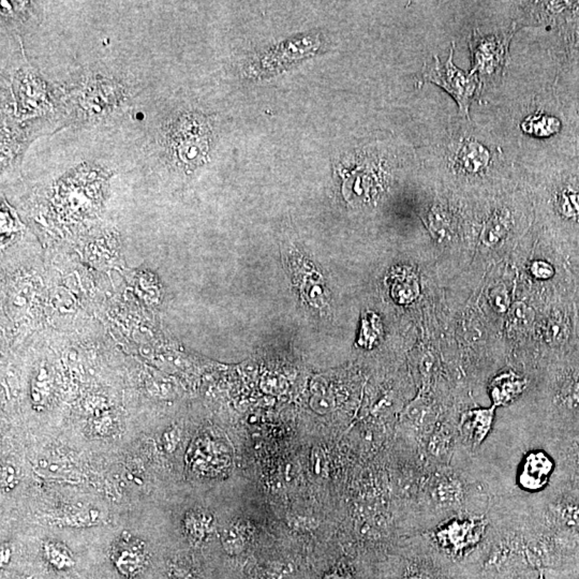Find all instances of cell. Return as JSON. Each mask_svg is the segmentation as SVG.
<instances>
[{"instance_id": "6da1fadb", "label": "cell", "mask_w": 579, "mask_h": 579, "mask_svg": "<svg viewBox=\"0 0 579 579\" xmlns=\"http://www.w3.org/2000/svg\"><path fill=\"white\" fill-rule=\"evenodd\" d=\"M454 48L455 43L452 44L449 59L444 63L439 57L434 56L432 61L426 63L423 68V78L438 85L452 95L457 103L460 115L468 118L471 103L481 88V80L475 72L466 73L456 67L453 61Z\"/></svg>"}, {"instance_id": "7a4b0ae2", "label": "cell", "mask_w": 579, "mask_h": 579, "mask_svg": "<svg viewBox=\"0 0 579 579\" xmlns=\"http://www.w3.org/2000/svg\"><path fill=\"white\" fill-rule=\"evenodd\" d=\"M555 471L551 454L540 447L527 449L515 466V486L527 495H538L548 489Z\"/></svg>"}, {"instance_id": "3957f363", "label": "cell", "mask_w": 579, "mask_h": 579, "mask_svg": "<svg viewBox=\"0 0 579 579\" xmlns=\"http://www.w3.org/2000/svg\"><path fill=\"white\" fill-rule=\"evenodd\" d=\"M513 31L500 36H481L476 31L470 38L473 68L471 71L481 76L501 73L508 58V44Z\"/></svg>"}, {"instance_id": "277c9868", "label": "cell", "mask_w": 579, "mask_h": 579, "mask_svg": "<svg viewBox=\"0 0 579 579\" xmlns=\"http://www.w3.org/2000/svg\"><path fill=\"white\" fill-rule=\"evenodd\" d=\"M177 126L172 128L169 137L173 154L177 156L184 165H201L204 158V148L207 147V135H203L204 127L192 118H182L178 120Z\"/></svg>"}, {"instance_id": "5b68a950", "label": "cell", "mask_w": 579, "mask_h": 579, "mask_svg": "<svg viewBox=\"0 0 579 579\" xmlns=\"http://www.w3.org/2000/svg\"><path fill=\"white\" fill-rule=\"evenodd\" d=\"M489 162V150L474 140H466L458 147L454 165L464 175H479L486 171Z\"/></svg>"}, {"instance_id": "8992f818", "label": "cell", "mask_w": 579, "mask_h": 579, "mask_svg": "<svg viewBox=\"0 0 579 579\" xmlns=\"http://www.w3.org/2000/svg\"><path fill=\"white\" fill-rule=\"evenodd\" d=\"M547 525L568 532H579V501L562 498L551 500L544 514Z\"/></svg>"}, {"instance_id": "52a82bcc", "label": "cell", "mask_w": 579, "mask_h": 579, "mask_svg": "<svg viewBox=\"0 0 579 579\" xmlns=\"http://www.w3.org/2000/svg\"><path fill=\"white\" fill-rule=\"evenodd\" d=\"M113 559L120 572L127 576H133L141 572L145 564V551L143 544L135 538H120L113 551Z\"/></svg>"}, {"instance_id": "ba28073f", "label": "cell", "mask_w": 579, "mask_h": 579, "mask_svg": "<svg viewBox=\"0 0 579 579\" xmlns=\"http://www.w3.org/2000/svg\"><path fill=\"white\" fill-rule=\"evenodd\" d=\"M493 419L494 408L468 411L461 417L462 432L473 445L479 444L489 434Z\"/></svg>"}, {"instance_id": "9c48e42d", "label": "cell", "mask_w": 579, "mask_h": 579, "mask_svg": "<svg viewBox=\"0 0 579 579\" xmlns=\"http://www.w3.org/2000/svg\"><path fill=\"white\" fill-rule=\"evenodd\" d=\"M526 384L525 379L517 373H502L491 382L489 389L491 400L497 406L508 404L523 393Z\"/></svg>"}, {"instance_id": "30bf717a", "label": "cell", "mask_w": 579, "mask_h": 579, "mask_svg": "<svg viewBox=\"0 0 579 579\" xmlns=\"http://www.w3.org/2000/svg\"><path fill=\"white\" fill-rule=\"evenodd\" d=\"M247 526L243 523H235L229 526L222 533V544L226 553L230 555H239L245 549L248 538Z\"/></svg>"}, {"instance_id": "8fae6325", "label": "cell", "mask_w": 579, "mask_h": 579, "mask_svg": "<svg viewBox=\"0 0 579 579\" xmlns=\"http://www.w3.org/2000/svg\"><path fill=\"white\" fill-rule=\"evenodd\" d=\"M559 129L560 122L557 118L543 115V114L529 116L523 122V130L526 133L536 135V137H551V135L557 133Z\"/></svg>"}, {"instance_id": "7c38bea8", "label": "cell", "mask_w": 579, "mask_h": 579, "mask_svg": "<svg viewBox=\"0 0 579 579\" xmlns=\"http://www.w3.org/2000/svg\"><path fill=\"white\" fill-rule=\"evenodd\" d=\"M508 226H510V219H508V214L504 212H497L491 216V219L485 226L481 239L486 245H496L506 236L508 231Z\"/></svg>"}, {"instance_id": "4fadbf2b", "label": "cell", "mask_w": 579, "mask_h": 579, "mask_svg": "<svg viewBox=\"0 0 579 579\" xmlns=\"http://www.w3.org/2000/svg\"><path fill=\"white\" fill-rule=\"evenodd\" d=\"M533 320L532 309L525 303H516L508 311V328L512 332H525L531 325Z\"/></svg>"}, {"instance_id": "5bb4252c", "label": "cell", "mask_w": 579, "mask_h": 579, "mask_svg": "<svg viewBox=\"0 0 579 579\" xmlns=\"http://www.w3.org/2000/svg\"><path fill=\"white\" fill-rule=\"evenodd\" d=\"M393 296L400 303L412 302L419 296V283L413 273H404L395 278L393 282Z\"/></svg>"}, {"instance_id": "9a60e30c", "label": "cell", "mask_w": 579, "mask_h": 579, "mask_svg": "<svg viewBox=\"0 0 579 579\" xmlns=\"http://www.w3.org/2000/svg\"><path fill=\"white\" fill-rule=\"evenodd\" d=\"M187 530L194 541H202L211 532L213 517L204 513H192L187 516Z\"/></svg>"}, {"instance_id": "2e32d148", "label": "cell", "mask_w": 579, "mask_h": 579, "mask_svg": "<svg viewBox=\"0 0 579 579\" xmlns=\"http://www.w3.org/2000/svg\"><path fill=\"white\" fill-rule=\"evenodd\" d=\"M560 211L566 217L579 216V191L568 189L562 191L558 199Z\"/></svg>"}, {"instance_id": "e0dca14e", "label": "cell", "mask_w": 579, "mask_h": 579, "mask_svg": "<svg viewBox=\"0 0 579 579\" xmlns=\"http://www.w3.org/2000/svg\"><path fill=\"white\" fill-rule=\"evenodd\" d=\"M44 553H46L48 561L54 564L56 568H65L73 564V561L68 555L67 551L63 547L59 546L58 544L46 543V546H44Z\"/></svg>"}, {"instance_id": "ac0fdd59", "label": "cell", "mask_w": 579, "mask_h": 579, "mask_svg": "<svg viewBox=\"0 0 579 579\" xmlns=\"http://www.w3.org/2000/svg\"><path fill=\"white\" fill-rule=\"evenodd\" d=\"M489 302L497 313H508L510 309V296L504 286H497L489 293Z\"/></svg>"}, {"instance_id": "d6986e66", "label": "cell", "mask_w": 579, "mask_h": 579, "mask_svg": "<svg viewBox=\"0 0 579 579\" xmlns=\"http://www.w3.org/2000/svg\"><path fill=\"white\" fill-rule=\"evenodd\" d=\"M449 221L447 219V214L443 213L441 209H432L429 215V228L438 237H444L449 229Z\"/></svg>"}, {"instance_id": "ffe728a7", "label": "cell", "mask_w": 579, "mask_h": 579, "mask_svg": "<svg viewBox=\"0 0 579 579\" xmlns=\"http://www.w3.org/2000/svg\"><path fill=\"white\" fill-rule=\"evenodd\" d=\"M562 398L564 404L568 405L570 408L579 410V377L573 379L568 382V385L564 386Z\"/></svg>"}, {"instance_id": "44dd1931", "label": "cell", "mask_w": 579, "mask_h": 579, "mask_svg": "<svg viewBox=\"0 0 579 579\" xmlns=\"http://www.w3.org/2000/svg\"><path fill=\"white\" fill-rule=\"evenodd\" d=\"M531 275L536 279L545 280L553 275V269L551 264L544 261H534L530 266Z\"/></svg>"}, {"instance_id": "7402d4cb", "label": "cell", "mask_w": 579, "mask_h": 579, "mask_svg": "<svg viewBox=\"0 0 579 579\" xmlns=\"http://www.w3.org/2000/svg\"><path fill=\"white\" fill-rule=\"evenodd\" d=\"M288 523H290L292 528L298 530L315 529L318 526L317 521H315V519L308 518V517L305 516L292 517V518H290V521H288Z\"/></svg>"}, {"instance_id": "603a6c76", "label": "cell", "mask_w": 579, "mask_h": 579, "mask_svg": "<svg viewBox=\"0 0 579 579\" xmlns=\"http://www.w3.org/2000/svg\"><path fill=\"white\" fill-rule=\"evenodd\" d=\"M313 470L318 474H323L324 466V455L322 454L321 449H313Z\"/></svg>"}, {"instance_id": "cb8c5ba5", "label": "cell", "mask_w": 579, "mask_h": 579, "mask_svg": "<svg viewBox=\"0 0 579 579\" xmlns=\"http://www.w3.org/2000/svg\"><path fill=\"white\" fill-rule=\"evenodd\" d=\"M169 575H171L172 579H199L198 577L193 574L192 572H190V570H186V568H178V566H174L171 572H169Z\"/></svg>"}, {"instance_id": "d4e9b609", "label": "cell", "mask_w": 579, "mask_h": 579, "mask_svg": "<svg viewBox=\"0 0 579 579\" xmlns=\"http://www.w3.org/2000/svg\"><path fill=\"white\" fill-rule=\"evenodd\" d=\"M573 459H574L575 464L579 468V441L575 443L574 449H573Z\"/></svg>"}, {"instance_id": "484cf974", "label": "cell", "mask_w": 579, "mask_h": 579, "mask_svg": "<svg viewBox=\"0 0 579 579\" xmlns=\"http://www.w3.org/2000/svg\"><path fill=\"white\" fill-rule=\"evenodd\" d=\"M323 579H343V578H341V577L339 576V575L334 574V573H333V574L325 575Z\"/></svg>"}, {"instance_id": "4316f807", "label": "cell", "mask_w": 579, "mask_h": 579, "mask_svg": "<svg viewBox=\"0 0 579 579\" xmlns=\"http://www.w3.org/2000/svg\"><path fill=\"white\" fill-rule=\"evenodd\" d=\"M407 579H432L430 577L424 576V575H412L409 576Z\"/></svg>"}]
</instances>
